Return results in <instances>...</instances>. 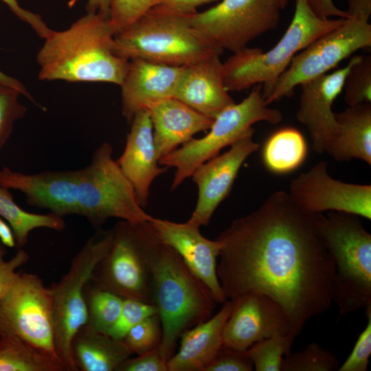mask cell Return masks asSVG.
<instances>
[{
  "label": "cell",
  "mask_w": 371,
  "mask_h": 371,
  "mask_svg": "<svg viewBox=\"0 0 371 371\" xmlns=\"http://www.w3.org/2000/svg\"><path fill=\"white\" fill-rule=\"evenodd\" d=\"M21 20L28 23L35 32L42 38L47 37L52 30L43 21L39 14L23 8L17 0H1Z\"/></svg>",
  "instance_id": "42"
},
{
  "label": "cell",
  "mask_w": 371,
  "mask_h": 371,
  "mask_svg": "<svg viewBox=\"0 0 371 371\" xmlns=\"http://www.w3.org/2000/svg\"><path fill=\"white\" fill-rule=\"evenodd\" d=\"M112 240V229L89 238L72 258L69 271L50 287L55 350L66 371H78L73 360L71 344L88 319L85 286L98 263L108 253Z\"/></svg>",
  "instance_id": "8"
},
{
  "label": "cell",
  "mask_w": 371,
  "mask_h": 371,
  "mask_svg": "<svg viewBox=\"0 0 371 371\" xmlns=\"http://www.w3.org/2000/svg\"><path fill=\"white\" fill-rule=\"evenodd\" d=\"M109 18L87 12L62 31L52 30L36 55L41 80L121 85L129 60L113 52Z\"/></svg>",
  "instance_id": "2"
},
{
  "label": "cell",
  "mask_w": 371,
  "mask_h": 371,
  "mask_svg": "<svg viewBox=\"0 0 371 371\" xmlns=\"http://www.w3.org/2000/svg\"><path fill=\"white\" fill-rule=\"evenodd\" d=\"M160 0H111L109 22L114 35L143 16Z\"/></svg>",
  "instance_id": "36"
},
{
  "label": "cell",
  "mask_w": 371,
  "mask_h": 371,
  "mask_svg": "<svg viewBox=\"0 0 371 371\" xmlns=\"http://www.w3.org/2000/svg\"><path fill=\"white\" fill-rule=\"evenodd\" d=\"M173 98L212 120L234 104L224 85L220 55L183 66Z\"/></svg>",
  "instance_id": "20"
},
{
  "label": "cell",
  "mask_w": 371,
  "mask_h": 371,
  "mask_svg": "<svg viewBox=\"0 0 371 371\" xmlns=\"http://www.w3.org/2000/svg\"><path fill=\"white\" fill-rule=\"evenodd\" d=\"M159 237L181 258L190 271L210 290L217 303L227 297L219 282L216 268L221 244L203 236L199 227L189 222L176 223L152 217L148 221Z\"/></svg>",
  "instance_id": "18"
},
{
  "label": "cell",
  "mask_w": 371,
  "mask_h": 371,
  "mask_svg": "<svg viewBox=\"0 0 371 371\" xmlns=\"http://www.w3.org/2000/svg\"><path fill=\"white\" fill-rule=\"evenodd\" d=\"M0 84H3L10 87H12L19 91L21 94L27 97L29 100L32 101L34 104L38 105L41 109H44L42 106L37 104L31 94L29 93L25 85L21 83L19 80L12 78L0 70Z\"/></svg>",
  "instance_id": "46"
},
{
  "label": "cell",
  "mask_w": 371,
  "mask_h": 371,
  "mask_svg": "<svg viewBox=\"0 0 371 371\" xmlns=\"http://www.w3.org/2000/svg\"><path fill=\"white\" fill-rule=\"evenodd\" d=\"M155 304L133 299H124L120 316L108 335L117 339H123L127 332L147 317L157 314Z\"/></svg>",
  "instance_id": "37"
},
{
  "label": "cell",
  "mask_w": 371,
  "mask_h": 371,
  "mask_svg": "<svg viewBox=\"0 0 371 371\" xmlns=\"http://www.w3.org/2000/svg\"><path fill=\"white\" fill-rule=\"evenodd\" d=\"M116 371H168V361L158 347L135 358L129 357L120 364Z\"/></svg>",
  "instance_id": "41"
},
{
  "label": "cell",
  "mask_w": 371,
  "mask_h": 371,
  "mask_svg": "<svg viewBox=\"0 0 371 371\" xmlns=\"http://www.w3.org/2000/svg\"><path fill=\"white\" fill-rule=\"evenodd\" d=\"M0 216L10 225L18 249L26 245L29 234L36 228L62 231L65 227L63 218L55 214H38L23 210L15 203L9 189L2 186H0Z\"/></svg>",
  "instance_id": "29"
},
{
  "label": "cell",
  "mask_w": 371,
  "mask_h": 371,
  "mask_svg": "<svg viewBox=\"0 0 371 371\" xmlns=\"http://www.w3.org/2000/svg\"><path fill=\"white\" fill-rule=\"evenodd\" d=\"M251 127L225 153L199 165L192 178L198 187V199L188 221L197 227L208 225L214 212L229 194L238 171L247 158L258 150Z\"/></svg>",
  "instance_id": "16"
},
{
  "label": "cell",
  "mask_w": 371,
  "mask_h": 371,
  "mask_svg": "<svg viewBox=\"0 0 371 371\" xmlns=\"http://www.w3.org/2000/svg\"><path fill=\"white\" fill-rule=\"evenodd\" d=\"M192 14L157 4L114 35L113 52L129 60L140 58L176 67L221 55L223 51L192 26Z\"/></svg>",
  "instance_id": "4"
},
{
  "label": "cell",
  "mask_w": 371,
  "mask_h": 371,
  "mask_svg": "<svg viewBox=\"0 0 371 371\" xmlns=\"http://www.w3.org/2000/svg\"><path fill=\"white\" fill-rule=\"evenodd\" d=\"M153 228V227H152ZM153 302L162 326L160 352L168 361L181 335L213 315L217 302L179 255L153 228L148 245Z\"/></svg>",
  "instance_id": "3"
},
{
  "label": "cell",
  "mask_w": 371,
  "mask_h": 371,
  "mask_svg": "<svg viewBox=\"0 0 371 371\" xmlns=\"http://www.w3.org/2000/svg\"><path fill=\"white\" fill-rule=\"evenodd\" d=\"M348 16L361 14L370 16L371 0H348Z\"/></svg>",
  "instance_id": "47"
},
{
  "label": "cell",
  "mask_w": 371,
  "mask_h": 371,
  "mask_svg": "<svg viewBox=\"0 0 371 371\" xmlns=\"http://www.w3.org/2000/svg\"><path fill=\"white\" fill-rule=\"evenodd\" d=\"M72 357L78 370L116 371L133 354L123 339L84 325L71 344Z\"/></svg>",
  "instance_id": "26"
},
{
  "label": "cell",
  "mask_w": 371,
  "mask_h": 371,
  "mask_svg": "<svg viewBox=\"0 0 371 371\" xmlns=\"http://www.w3.org/2000/svg\"><path fill=\"white\" fill-rule=\"evenodd\" d=\"M1 335L16 337L58 359L51 289L37 275L19 273L14 284L0 297Z\"/></svg>",
  "instance_id": "13"
},
{
  "label": "cell",
  "mask_w": 371,
  "mask_h": 371,
  "mask_svg": "<svg viewBox=\"0 0 371 371\" xmlns=\"http://www.w3.org/2000/svg\"><path fill=\"white\" fill-rule=\"evenodd\" d=\"M321 235L335 265L333 302L339 318L371 306V234L358 216L330 211L321 214Z\"/></svg>",
  "instance_id": "6"
},
{
  "label": "cell",
  "mask_w": 371,
  "mask_h": 371,
  "mask_svg": "<svg viewBox=\"0 0 371 371\" xmlns=\"http://www.w3.org/2000/svg\"><path fill=\"white\" fill-rule=\"evenodd\" d=\"M368 323L359 335L346 360L339 366V371H366L371 355V306L366 308Z\"/></svg>",
  "instance_id": "38"
},
{
  "label": "cell",
  "mask_w": 371,
  "mask_h": 371,
  "mask_svg": "<svg viewBox=\"0 0 371 371\" xmlns=\"http://www.w3.org/2000/svg\"><path fill=\"white\" fill-rule=\"evenodd\" d=\"M338 134L326 153L338 161L359 159L371 164V104L363 103L335 113Z\"/></svg>",
  "instance_id": "25"
},
{
  "label": "cell",
  "mask_w": 371,
  "mask_h": 371,
  "mask_svg": "<svg viewBox=\"0 0 371 371\" xmlns=\"http://www.w3.org/2000/svg\"><path fill=\"white\" fill-rule=\"evenodd\" d=\"M339 367V361L332 352L311 343L302 351L285 355L280 371H334Z\"/></svg>",
  "instance_id": "32"
},
{
  "label": "cell",
  "mask_w": 371,
  "mask_h": 371,
  "mask_svg": "<svg viewBox=\"0 0 371 371\" xmlns=\"http://www.w3.org/2000/svg\"><path fill=\"white\" fill-rule=\"evenodd\" d=\"M313 11L323 18L337 17L347 19L349 17L346 11L337 8L333 0H307Z\"/></svg>",
  "instance_id": "43"
},
{
  "label": "cell",
  "mask_w": 371,
  "mask_h": 371,
  "mask_svg": "<svg viewBox=\"0 0 371 371\" xmlns=\"http://www.w3.org/2000/svg\"><path fill=\"white\" fill-rule=\"evenodd\" d=\"M357 57H352L344 67L300 85L296 116L307 128L312 148L317 153L326 152L338 134L339 126L332 105L342 91L345 78Z\"/></svg>",
  "instance_id": "17"
},
{
  "label": "cell",
  "mask_w": 371,
  "mask_h": 371,
  "mask_svg": "<svg viewBox=\"0 0 371 371\" xmlns=\"http://www.w3.org/2000/svg\"><path fill=\"white\" fill-rule=\"evenodd\" d=\"M233 304L226 300L216 314L181 335L178 351L168 361V371H205L223 345V328Z\"/></svg>",
  "instance_id": "24"
},
{
  "label": "cell",
  "mask_w": 371,
  "mask_h": 371,
  "mask_svg": "<svg viewBox=\"0 0 371 371\" xmlns=\"http://www.w3.org/2000/svg\"><path fill=\"white\" fill-rule=\"evenodd\" d=\"M345 20L320 17L313 11L307 0H295L293 19L272 48L264 52L258 47H246L223 63L226 90L238 91L262 85L265 99L297 53Z\"/></svg>",
  "instance_id": "5"
},
{
  "label": "cell",
  "mask_w": 371,
  "mask_h": 371,
  "mask_svg": "<svg viewBox=\"0 0 371 371\" xmlns=\"http://www.w3.org/2000/svg\"><path fill=\"white\" fill-rule=\"evenodd\" d=\"M306 154V143L301 133L293 128H284L267 139L263 148L262 159L271 172L284 174L298 168Z\"/></svg>",
  "instance_id": "28"
},
{
  "label": "cell",
  "mask_w": 371,
  "mask_h": 371,
  "mask_svg": "<svg viewBox=\"0 0 371 371\" xmlns=\"http://www.w3.org/2000/svg\"><path fill=\"white\" fill-rule=\"evenodd\" d=\"M152 226L120 220L112 229L106 255L98 263L89 283L124 299L154 304L148 245Z\"/></svg>",
  "instance_id": "9"
},
{
  "label": "cell",
  "mask_w": 371,
  "mask_h": 371,
  "mask_svg": "<svg viewBox=\"0 0 371 371\" xmlns=\"http://www.w3.org/2000/svg\"><path fill=\"white\" fill-rule=\"evenodd\" d=\"M113 148L104 142L94 151L90 164L78 170L79 215L95 225L111 218L133 223L150 221L139 205L134 188L112 157Z\"/></svg>",
  "instance_id": "10"
},
{
  "label": "cell",
  "mask_w": 371,
  "mask_h": 371,
  "mask_svg": "<svg viewBox=\"0 0 371 371\" xmlns=\"http://www.w3.org/2000/svg\"><path fill=\"white\" fill-rule=\"evenodd\" d=\"M0 240L1 243L8 247L16 246V240L11 227L0 216Z\"/></svg>",
  "instance_id": "48"
},
{
  "label": "cell",
  "mask_w": 371,
  "mask_h": 371,
  "mask_svg": "<svg viewBox=\"0 0 371 371\" xmlns=\"http://www.w3.org/2000/svg\"><path fill=\"white\" fill-rule=\"evenodd\" d=\"M281 9L279 0H222L194 13L191 23L216 48L236 53L276 28Z\"/></svg>",
  "instance_id": "12"
},
{
  "label": "cell",
  "mask_w": 371,
  "mask_h": 371,
  "mask_svg": "<svg viewBox=\"0 0 371 371\" xmlns=\"http://www.w3.org/2000/svg\"><path fill=\"white\" fill-rule=\"evenodd\" d=\"M288 193L299 208L308 213L334 211L371 218V186L333 179L326 161L293 179Z\"/></svg>",
  "instance_id": "14"
},
{
  "label": "cell",
  "mask_w": 371,
  "mask_h": 371,
  "mask_svg": "<svg viewBox=\"0 0 371 371\" xmlns=\"http://www.w3.org/2000/svg\"><path fill=\"white\" fill-rule=\"evenodd\" d=\"M85 297L88 312L85 325L95 330L108 334L120 316L124 298L94 287L89 282L85 286Z\"/></svg>",
  "instance_id": "30"
},
{
  "label": "cell",
  "mask_w": 371,
  "mask_h": 371,
  "mask_svg": "<svg viewBox=\"0 0 371 371\" xmlns=\"http://www.w3.org/2000/svg\"><path fill=\"white\" fill-rule=\"evenodd\" d=\"M216 0H160L158 4L186 13L194 14L199 6Z\"/></svg>",
  "instance_id": "44"
},
{
  "label": "cell",
  "mask_w": 371,
  "mask_h": 371,
  "mask_svg": "<svg viewBox=\"0 0 371 371\" xmlns=\"http://www.w3.org/2000/svg\"><path fill=\"white\" fill-rule=\"evenodd\" d=\"M161 339L162 326L157 313L132 327L123 340L132 353L141 355L159 347Z\"/></svg>",
  "instance_id": "34"
},
{
  "label": "cell",
  "mask_w": 371,
  "mask_h": 371,
  "mask_svg": "<svg viewBox=\"0 0 371 371\" xmlns=\"http://www.w3.org/2000/svg\"><path fill=\"white\" fill-rule=\"evenodd\" d=\"M322 214L302 210L279 190L216 238L217 276L227 298L267 295L287 313L295 339L333 302L335 265L321 235Z\"/></svg>",
  "instance_id": "1"
},
{
  "label": "cell",
  "mask_w": 371,
  "mask_h": 371,
  "mask_svg": "<svg viewBox=\"0 0 371 371\" xmlns=\"http://www.w3.org/2000/svg\"><path fill=\"white\" fill-rule=\"evenodd\" d=\"M282 120L280 111L265 104L262 85H255L243 100L228 106L214 119L207 135L192 138L159 159L161 166L176 169L171 190L190 177L199 165L240 138L254 124L265 121L276 124Z\"/></svg>",
  "instance_id": "7"
},
{
  "label": "cell",
  "mask_w": 371,
  "mask_h": 371,
  "mask_svg": "<svg viewBox=\"0 0 371 371\" xmlns=\"http://www.w3.org/2000/svg\"><path fill=\"white\" fill-rule=\"evenodd\" d=\"M78 178V170L27 174L0 169V186L22 192L27 204L61 217L79 215Z\"/></svg>",
  "instance_id": "19"
},
{
  "label": "cell",
  "mask_w": 371,
  "mask_h": 371,
  "mask_svg": "<svg viewBox=\"0 0 371 371\" xmlns=\"http://www.w3.org/2000/svg\"><path fill=\"white\" fill-rule=\"evenodd\" d=\"M77 0L69 2L70 7L73 6ZM111 0H88L86 9L87 12H97L109 18Z\"/></svg>",
  "instance_id": "45"
},
{
  "label": "cell",
  "mask_w": 371,
  "mask_h": 371,
  "mask_svg": "<svg viewBox=\"0 0 371 371\" xmlns=\"http://www.w3.org/2000/svg\"><path fill=\"white\" fill-rule=\"evenodd\" d=\"M181 67L152 63L140 58L129 60L122 89V113L131 122L139 111L173 98Z\"/></svg>",
  "instance_id": "22"
},
{
  "label": "cell",
  "mask_w": 371,
  "mask_h": 371,
  "mask_svg": "<svg viewBox=\"0 0 371 371\" xmlns=\"http://www.w3.org/2000/svg\"><path fill=\"white\" fill-rule=\"evenodd\" d=\"M345 102L353 106L371 102V56H357L344 81Z\"/></svg>",
  "instance_id": "33"
},
{
  "label": "cell",
  "mask_w": 371,
  "mask_h": 371,
  "mask_svg": "<svg viewBox=\"0 0 371 371\" xmlns=\"http://www.w3.org/2000/svg\"><path fill=\"white\" fill-rule=\"evenodd\" d=\"M131 122L124 150L116 161L133 185L139 205L144 208L153 181L168 168L161 167L159 163L149 110L138 111Z\"/></svg>",
  "instance_id": "21"
},
{
  "label": "cell",
  "mask_w": 371,
  "mask_h": 371,
  "mask_svg": "<svg viewBox=\"0 0 371 371\" xmlns=\"http://www.w3.org/2000/svg\"><path fill=\"white\" fill-rule=\"evenodd\" d=\"M291 0H279L282 9H284Z\"/></svg>",
  "instance_id": "49"
},
{
  "label": "cell",
  "mask_w": 371,
  "mask_h": 371,
  "mask_svg": "<svg viewBox=\"0 0 371 371\" xmlns=\"http://www.w3.org/2000/svg\"><path fill=\"white\" fill-rule=\"evenodd\" d=\"M232 300V310L223 328V345L246 351L254 344L275 335L293 337L289 317L270 297L249 292Z\"/></svg>",
  "instance_id": "15"
},
{
  "label": "cell",
  "mask_w": 371,
  "mask_h": 371,
  "mask_svg": "<svg viewBox=\"0 0 371 371\" xmlns=\"http://www.w3.org/2000/svg\"><path fill=\"white\" fill-rule=\"evenodd\" d=\"M254 364L246 351L223 345L205 371H251Z\"/></svg>",
  "instance_id": "39"
},
{
  "label": "cell",
  "mask_w": 371,
  "mask_h": 371,
  "mask_svg": "<svg viewBox=\"0 0 371 371\" xmlns=\"http://www.w3.org/2000/svg\"><path fill=\"white\" fill-rule=\"evenodd\" d=\"M0 371H66L61 361L16 337L0 336Z\"/></svg>",
  "instance_id": "27"
},
{
  "label": "cell",
  "mask_w": 371,
  "mask_h": 371,
  "mask_svg": "<svg viewBox=\"0 0 371 371\" xmlns=\"http://www.w3.org/2000/svg\"><path fill=\"white\" fill-rule=\"evenodd\" d=\"M369 16H349L337 28L315 39L297 53L264 99L267 105L293 95L297 85L328 73L356 51L370 47Z\"/></svg>",
  "instance_id": "11"
},
{
  "label": "cell",
  "mask_w": 371,
  "mask_h": 371,
  "mask_svg": "<svg viewBox=\"0 0 371 371\" xmlns=\"http://www.w3.org/2000/svg\"><path fill=\"white\" fill-rule=\"evenodd\" d=\"M148 110L159 161L195 134L208 130L214 120L174 98L159 102Z\"/></svg>",
  "instance_id": "23"
},
{
  "label": "cell",
  "mask_w": 371,
  "mask_h": 371,
  "mask_svg": "<svg viewBox=\"0 0 371 371\" xmlns=\"http://www.w3.org/2000/svg\"><path fill=\"white\" fill-rule=\"evenodd\" d=\"M6 253L5 245L0 243V297L4 295L17 280L19 273L16 272V269L29 260L28 254L23 249H19L9 260H5Z\"/></svg>",
  "instance_id": "40"
},
{
  "label": "cell",
  "mask_w": 371,
  "mask_h": 371,
  "mask_svg": "<svg viewBox=\"0 0 371 371\" xmlns=\"http://www.w3.org/2000/svg\"><path fill=\"white\" fill-rule=\"evenodd\" d=\"M295 339L275 335L252 345L246 350L256 371H280L283 357L291 352Z\"/></svg>",
  "instance_id": "31"
},
{
  "label": "cell",
  "mask_w": 371,
  "mask_h": 371,
  "mask_svg": "<svg viewBox=\"0 0 371 371\" xmlns=\"http://www.w3.org/2000/svg\"><path fill=\"white\" fill-rule=\"evenodd\" d=\"M20 95L16 89L0 84V150L10 137L14 122L25 115L27 109L19 102Z\"/></svg>",
  "instance_id": "35"
}]
</instances>
